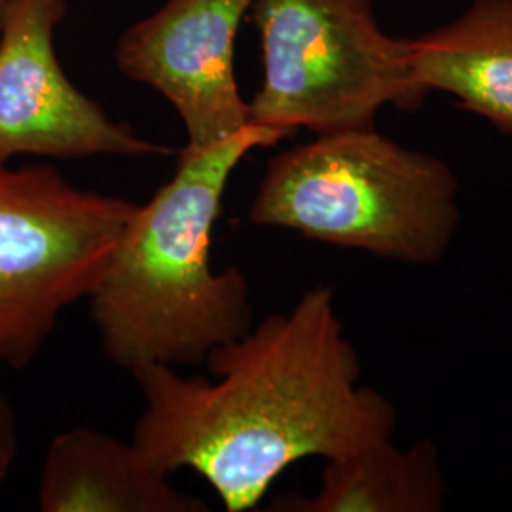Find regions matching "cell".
<instances>
[{
  "label": "cell",
  "instance_id": "obj_1",
  "mask_svg": "<svg viewBox=\"0 0 512 512\" xmlns=\"http://www.w3.org/2000/svg\"><path fill=\"white\" fill-rule=\"evenodd\" d=\"M211 378L152 365L131 376L145 408L133 442L167 475L192 469L228 512L256 509L302 459L344 458L393 437L397 408L361 384L330 287H315L215 349Z\"/></svg>",
  "mask_w": 512,
  "mask_h": 512
},
{
  "label": "cell",
  "instance_id": "obj_2",
  "mask_svg": "<svg viewBox=\"0 0 512 512\" xmlns=\"http://www.w3.org/2000/svg\"><path fill=\"white\" fill-rule=\"evenodd\" d=\"M283 131L249 124L202 150L181 148L173 177L139 205L90 294L93 325L112 365H203L255 325L251 285L236 266L215 272L211 238L228 183L255 148Z\"/></svg>",
  "mask_w": 512,
  "mask_h": 512
},
{
  "label": "cell",
  "instance_id": "obj_3",
  "mask_svg": "<svg viewBox=\"0 0 512 512\" xmlns=\"http://www.w3.org/2000/svg\"><path fill=\"white\" fill-rule=\"evenodd\" d=\"M247 219L340 249L433 266L456 236L459 181L376 128L315 135L266 164Z\"/></svg>",
  "mask_w": 512,
  "mask_h": 512
},
{
  "label": "cell",
  "instance_id": "obj_4",
  "mask_svg": "<svg viewBox=\"0 0 512 512\" xmlns=\"http://www.w3.org/2000/svg\"><path fill=\"white\" fill-rule=\"evenodd\" d=\"M262 84L251 122L293 137L376 128L380 110L423 107L406 38L387 35L374 0H255Z\"/></svg>",
  "mask_w": 512,
  "mask_h": 512
},
{
  "label": "cell",
  "instance_id": "obj_5",
  "mask_svg": "<svg viewBox=\"0 0 512 512\" xmlns=\"http://www.w3.org/2000/svg\"><path fill=\"white\" fill-rule=\"evenodd\" d=\"M137 209L52 165L0 162V366L37 359L61 315L90 298Z\"/></svg>",
  "mask_w": 512,
  "mask_h": 512
},
{
  "label": "cell",
  "instance_id": "obj_6",
  "mask_svg": "<svg viewBox=\"0 0 512 512\" xmlns=\"http://www.w3.org/2000/svg\"><path fill=\"white\" fill-rule=\"evenodd\" d=\"M65 0H8L0 27V162L18 156L148 158L173 150L110 120L80 92L55 54Z\"/></svg>",
  "mask_w": 512,
  "mask_h": 512
},
{
  "label": "cell",
  "instance_id": "obj_7",
  "mask_svg": "<svg viewBox=\"0 0 512 512\" xmlns=\"http://www.w3.org/2000/svg\"><path fill=\"white\" fill-rule=\"evenodd\" d=\"M255 0H167L118 38V71L164 95L186 147L202 150L251 124L239 92L236 38Z\"/></svg>",
  "mask_w": 512,
  "mask_h": 512
},
{
  "label": "cell",
  "instance_id": "obj_8",
  "mask_svg": "<svg viewBox=\"0 0 512 512\" xmlns=\"http://www.w3.org/2000/svg\"><path fill=\"white\" fill-rule=\"evenodd\" d=\"M131 440L74 427L50 442L38 482L42 512H207Z\"/></svg>",
  "mask_w": 512,
  "mask_h": 512
},
{
  "label": "cell",
  "instance_id": "obj_9",
  "mask_svg": "<svg viewBox=\"0 0 512 512\" xmlns=\"http://www.w3.org/2000/svg\"><path fill=\"white\" fill-rule=\"evenodd\" d=\"M406 50L420 90L452 95L512 137V0H473L450 23L406 38Z\"/></svg>",
  "mask_w": 512,
  "mask_h": 512
},
{
  "label": "cell",
  "instance_id": "obj_10",
  "mask_svg": "<svg viewBox=\"0 0 512 512\" xmlns=\"http://www.w3.org/2000/svg\"><path fill=\"white\" fill-rule=\"evenodd\" d=\"M448 486L433 440L399 448L391 437L330 459L311 497L277 499L283 512H440Z\"/></svg>",
  "mask_w": 512,
  "mask_h": 512
},
{
  "label": "cell",
  "instance_id": "obj_11",
  "mask_svg": "<svg viewBox=\"0 0 512 512\" xmlns=\"http://www.w3.org/2000/svg\"><path fill=\"white\" fill-rule=\"evenodd\" d=\"M19 452L16 410L0 387V486L10 478Z\"/></svg>",
  "mask_w": 512,
  "mask_h": 512
},
{
  "label": "cell",
  "instance_id": "obj_12",
  "mask_svg": "<svg viewBox=\"0 0 512 512\" xmlns=\"http://www.w3.org/2000/svg\"><path fill=\"white\" fill-rule=\"evenodd\" d=\"M8 0H0V27H2V19H4V12H6Z\"/></svg>",
  "mask_w": 512,
  "mask_h": 512
}]
</instances>
